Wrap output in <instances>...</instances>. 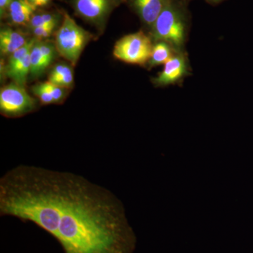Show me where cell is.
Instances as JSON below:
<instances>
[{
  "mask_svg": "<svg viewBox=\"0 0 253 253\" xmlns=\"http://www.w3.org/2000/svg\"><path fill=\"white\" fill-rule=\"evenodd\" d=\"M0 215L30 221L64 253H134L136 238L121 201L72 172L19 165L0 178Z\"/></svg>",
  "mask_w": 253,
  "mask_h": 253,
  "instance_id": "6da1fadb",
  "label": "cell"
},
{
  "mask_svg": "<svg viewBox=\"0 0 253 253\" xmlns=\"http://www.w3.org/2000/svg\"><path fill=\"white\" fill-rule=\"evenodd\" d=\"M151 31V39L170 44L176 51L184 50L187 36V26L184 14L170 0L155 21Z\"/></svg>",
  "mask_w": 253,
  "mask_h": 253,
  "instance_id": "7a4b0ae2",
  "label": "cell"
},
{
  "mask_svg": "<svg viewBox=\"0 0 253 253\" xmlns=\"http://www.w3.org/2000/svg\"><path fill=\"white\" fill-rule=\"evenodd\" d=\"M92 37L67 12H63L62 23L55 36V46L57 52L74 66Z\"/></svg>",
  "mask_w": 253,
  "mask_h": 253,
  "instance_id": "3957f363",
  "label": "cell"
},
{
  "mask_svg": "<svg viewBox=\"0 0 253 253\" xmlns=\"http://www.w3.org/2000/svg\"><path fill=\"white\" fill-rule=\"evenodd\" d=\"M153 47L151 37L139 31L121 38L115 44L113 56L125 63L145 66L151 59Z\"/></svg>",
  "mask_w": 253,
  "mask_h": 253,
  "instance_id": "277c9868",
  "label": "cell"
},
{
  "mask_svg": "<svg viewBox=\"0 0 253 253\" xmlns=\"http://www.w3.org/2000/svg\"><path fill=\"white\" fill-rule=\"evenodd\" d=\"M37 107L36 99L23 86L11 83L0 91V111L7 118H19L33 112Z\"/></svg>",
  "mask_w": 253,
  "mask_h": 253,
  "instance_id": "5b68a950",
  "label": "cell"
},
{
  "mask_svg": "<svg viewBox=\"0 0 253 253\" xmlns=\"http://www.w3.org/2000/svg\"><path fill=\"white\" fill-rule=\"evenodd\" d=\"M123 0H71L76 14L99 29L105 27L113 10Z\"/></svg>",
  "mask_w": 253,
  "mask_h": 253,
  "instance_id": "8992f818",
  "label": "cell"
},
{
  "mask_svg": "<svg viewBox=\"0 0 253 253\" xmlns=\"http://www.w3.org/2000/svg\"><path fill=\"white\" fill-rule=\"evenodd\" d=\"M189 64L184 50L176 51L172 57L164 64V68L157 77L152 80L156 86L177 84L189 75Z\"/></svg>",
  "mask_w": 253,
  "mask_h": 253,
  "instance_id": "52a82bcc",
  "label": "cell"
},
{
  "mask_svg": "<svg viewBox=\"0 0 253 253\" xmlns=\"http://www.w3.org/2000/svg\"><path fill=\"white\" fill-rule=\"evenodd\" d=\"M168 0H130L131 6L141 21L150 28L167 4Z\"/></svg>",
  "mask_w": 253,
  "mask_h": 253,
  "instance_id": "ba28073f",
  "label": "cell"
},
{
  "mask_svg": "<svg viewBox=\"0 0 253 253\" xmlns=\"http://www.w3.org/2000/svg\"><path fill=\"white\" fill-rule=\"evenodd\" d=\"M37 9L28 0H12L6 15L13 24L25 26L29 24Z\"/></svg>",
  "mask_w": 253,
  "mask_h": 253,
  "instance_id": "9c48e42d",
  "label": "cell"
},
{
  "mask_svg": "<svg viewBox=\"0 0 253 253\" xmlns=\"http://www.w3.org/2000/svg\"><path fill=\"white\" fill-rule=\"evenodd\" d=\"M26 37L20 31L8 27L0 31V50L1 54L11 55L28 42Z\"/></svg>",
  "mask_w": 253,
  "mask_h": 253,
  "instance_id": "30bf717a",
  "label": "cell"
},
{
  "mask_svg": "<svg viewBox=\"0 0 253 253\" xmlns=\"http://www.w3.org/2000/svg\"><path fill=\"white\" fill-rule=\"evenodd\" d=\"M176 51L170 44L166 42H156L154 44L151 59L148 62V67L152 68L160 65L166 64Z\"/></svg>",
  "mask_w": 253,
  "mask_h": 253,
  "instance_id": "8fae6325",
  "label": "cell"
},
{
  "mask_svg": "<svg viewBox=\"0 0 253 253\" xmlns=\"http://www.w3.org/2000/svg\"><path fill=\"white\" fill-rule=\"evenodd\" d=\"M31 72V51L14 68L6 71V76L11 78L14 83L24 87L28 75Z\"/></svg>",
  "mask_w": 253,
  "mask_h": 253,
  "instance_id": "7c38bea8",
  "label": "cell"
},
{
  "mask_svg": "<svg viewBox=\"0 0 253 253\" xmlns=\"http://www.w3.org/2000/svg\"><path fill=\"white\" fill-rule=\"evenodd\" d=\"M49 66L42 54L39 45V41L37 40L31 51V72L33 77H38L44 72Z\"/></svg>",
  "mask_w": 253,
  "mask_h": 253,
  "instance_id": "4fadbf2b",
  "label": "cell"
},
{
  "mask_svg": "<svg viewBox=\"0 0 253 253\" xmlns=\"http://www.w3.org/2000/svg\"><path fill=\"white\" fill-rule=\"evenodd\" d=\"M59 21V14L51 12L35 13L28 26L32 28L41 27L51 24H58Z\"/></svg>",
  "mask_w": 253,
  "mask_h": 253,
  "instance_id": "5bb4252c",
  "label": "cell"
},
{
  "mask_svg": "<svg viewBox=\"0 0 253 253\" xmlns=\"http://www.w3.org/2000/svg\"><path fill=\"white\" fill-rule=\"evenodd\" d=\"M36 41V38L29 40V41L24 46L16 50L12 54L10 55L7 65L6 66V71L14 68L18 63H19L31 51L32 48Z\"/></svg>",
  "mask_w": 253,
  "mask_h": 253,
  "instance_id": "9a60e30c",
  "label": "cell"
},
{
  "mask_svg": "<svg viewBox=\"0 0 253 253\" xmlns=\"http://www.w3.org/2000/svg\"><path fill=\"white\" fill-rule=\"evenodd\" d=\"M33 94L41 100L43 104H55L54 98L52 97L49 91L46 89L44 83H39L32 87Z\"/></svg>",
  "mask_w": 253,
  "mask_h": 253,
  "instance_id": "2e32d148",
  "label": "cell"
},
{
  "mask_svg": "<svg viewBox=\"0 0 253 253\" xmlns=\"http://www.w3.org/2000/svg\"><path fill=\"white\" fill-rule=\"evenodd\" d=\"M49 83H52L55 85L59 86L60 87L70 88L73 84V72L72 68L68 66L66 72L63 73L59 77L49 81Z\"/></svg>",
  "mask_w": 253,
  "mask_h": 253,
  "instance_id": "e0dca14e",
  "label": "cell"
},
{
  "mask_svg": "<svg viewBox=\"0 0 253 253\" xmlns=\"http://www.w3.org/2000/svg\"><path fill=\"white\" fill-rule=\"evenodd\" d=\"M40 48L44 59L46 60V63L48 65L52 62L54 59L55 54H56V46L51 43L48 42H41L39 41Z\"/></svg>",
  "mask_w": 253,
  "mask_h": 253,
  "instance_id": "ac0fdd59",
  "label": "cell"
},
{
  "mask_svg": "<svg viewBox=\"0 0 253 253\" xmlns=\"http://www.w3.org/2000/svg\"><path fill=\"white\" fill-rule=\"evenodd\" d=\"M44 85L45 86L46 89L49 91L50 94L54 98L55 103L59 104L63 101L65 98L64 88L60 87L59 86L55 85L49 81L44 82Z\"/></svg>",
  "mask_w": 253,
  "mask_h": 253,
  "instance_id": "d6986e66",
  "label": "cell"
},
{
  "mask_svg": "<svg viewBox=\"0 0 253 253\" xmlns=\"http://www.w3.org/2000/svg\"><path fill=\"white\" fill-rule=\"evenodd\" d=\"M58 24L47 25V26H41L33 29V33L37 40L44 39L49 38Z\"/></svg>",
  "mask_w": 253,
  "mask_h": 253,
  "instance_id": "ffe728a7",
  "label": "cell"
},
{
  "mask_svg": "<svg viewBox=\"0 0 253 253\" xmlns=\"http://www.w3.org/2000/svg\"><path fill=\"white\" fill-rule=\"evenodd\" d=\"M12 0H0V14L1 17L6 16V11Z\"/></svg>",
  "mask_w": 253,
  "mask_h": 253,
  "instance_id": "44dd1931",
  "label": "cell"
},
{
  "mask_svg": "<svg viewBox=\"0 0 253 253\" xmlns=\"http://www.w3.org/2000/svg\"><path fill=\"white\" fill-rule=\"evenodd\" d=\"M36 8L42 7L51 2V0H28Z\"/></svg>",
  "mask_w": 253,
  "mask_h": 253,
  "instance_id": "7402d4cb",
  "label": "cell"
},
{
  "mask_svg": "<svg viewBox=\"0 0 253 253\" xmlns=\"http://www.w3.org/2000/svg\"><path fill=\"white\" fill-rule=\"evenodd\" d=\"M212 1H218V0H212Z\"/></svg>",
  "mask_w": 253,
  "mask_h": 253,
  "instance_id": "603a6c76",
  "label": "cell"
}]
</instances>
